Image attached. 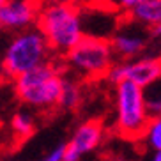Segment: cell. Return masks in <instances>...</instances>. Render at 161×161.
<instances>
[{
  "instance_id": "5bb4252c",
  "label": "cell",
  "mask_w": 161,
  "mask_h": 161,
  "mask_svg": "<svg viewBox=\"0 0 161 161\" xmlns=\"http://www.w3.org/2000/svg\"><path fill=\"white\" fill-rule=\"evenodd\" d=\"M143 138H145V143L151 151H159L161 149V115L151 119Z\"/></svg>"
},
{
  "instance_id": "ac0fdd59",
  "label": "cell",
  "mask_w": 161,
  "mask_h": 161,
  "mask_svg": "<svg viewBox=\"0 0 161 161\" xmlns=\"http://www.w3.org/2000/svg\"><path fill=\"white\" fill-rule=\"evenodd\" d=\"M152 159H154V161H161V149H159V151H152Z\"/></svg>"
},
{
  "instance_id": "9c48e42d",
  "label": "cell",
  "mask_w": 161,
  "mask_h": 161,
  "mask_svg": "<svg viewBox=\"0 0 161 161\" xmlns=\"http://www.w3.org/2000/svg\"><path fill=\"white\" fill-rule=\"evenodd\" d=\"M39 18L34 0H5L0 4V25L4 30L19 32L32 27Z\"/></svg>"
},
{
  "instance_id": "30bf717a",
  "label": "cell",
  "mask_w": 161,
  "mask_h": 161,
  "mask_svg": "<svg viewBox=\"0 0 161 161\" xmlns=\"http://www.w3.org/2000/svg\"><path fill=\"white\" fill-rule=\"evenodd\" d=\"M128 16L149 30L151 27L161 23V0H143Z\"/></svg>"
},
{
  "instance_id": "7c38bea8",
  "label": "cell",
  "mask_w": 161,
  "mask_h": 161,
  "mask_svg": "<svg viewBox=\"0 0 161 161\" xmlns=\"http://www.w3.org/2000/svg\"><path fill=\"white\" fill-rule=\"evenodd\" d=\"M11 131H13L14 138H18L21 142L30 138L34 135V131H36V120H34L32 114L25 112V110L16 112L11 117Z\"/></svg>"
},
{
  "instance_id": "2e32d148",
  "label": "cell",
  "mask_w": 161,
  "mask_h": 161,
  "mask_svg": "<svg viewBox=\"0 0 161 161\" xmlns=\"http://www.w3.org/2000/svg\"><path fill=\"white\" fill-rule=\"evenodd\" d=\"M66 152H67V143H57L44 156V159L46 161H66Z\"/></svg>"
},
{
  "instance_id": "4fadbf2b",
  "label": "cell",
  "mask_w": 161,
  "mask_h": 161,
  "mask_svg": "<svg viewBox=\"0 0 161 161\" xmlns=\"http://www.w3.org/2000/svg\"><path fill=\"white\" fill-rule=\"evenodd\" d=\"M143 92H145V103L151 119L159 117L161 115V76L152 83H149L147 87H143Z\"/></svg>"
},
{
  "instance_id": "7a4b0ae2",
  "label": "cell",
  "mask_w": 161,
  "mask_h": 161,
  "mask_svg": "<svg viewBox=\"0 0 161 161\" xmlns=\"http://www.w3.org/2000/svg\"><path fill=\"white\" fill-rule=\"evenodd\" d=\"M37 27L46 36L53 53L64 57L85 36L81 11L73 2H52L43 7Z\"/></svg>"
},
{
  "instance_id": "5b68a950",
  "label": "cell",
  "mask_w": 161,
  "mask_h": 161,
  "mask_svg": "<svg viewBox=\"0 0 161 161\" xmlns=\"http://www.w3.org/2000/svg\"><path fill=\"white\" fill-rule=\"evenodd\" d=\"M115 58L117 55L112 41L96 34H85L78 44L66 53V64L85 78H106Z\"/></svg>"
},
{
  "instance_id": "8992f818",
  "label": "cell",
  "mask_w": 161,
  "mask_h": 161,
  "mask_svg": "<svg viewBox=\"0 0 161 161\" xmlns=\"http://www.w3.org/2000/svg\"><path fill=\"white\" fill-rule=\"evenodd\" d=\"M161 76V57H136L115 62L106 75V80L117 85L122 80H131L140 87H147Z\"/></svg>"
},
{
  "instance_id": "ba28073f",
  "label": "cell",
  "mask_w": 161,
  "mask_h": 161,
  "mask_svg": "<svg viewBox=\"0 0 161 161\" xmlns=\"http://www.w3.org/2000/svg\"><path fill=\"white\" fill-rule=\"evenodd\" d=\"M104 138V126L101 120L90 119L81 122L73 131L69 142H67L66 161H80L83 156L94 152L101 145Z\"/></svg>"
},
{
  "instance_id": "277c9868",
  "label": "cell",
  "mask_w": 161,
  "mask_h": 161,
  "mask_svg": "<svg viewBox=\"0 0 161 161\" xmlns=\"http://www.w3.org/2000/svg\"><path fill=\"white\" fill-rule=\"evenodd\" d=\"M151 115L143 87L131 80L115 85V129L126 140H140L147 131Z\"/></svg>"
},
{
  "instance_id": "e0dca14e",
  "label": "cell",
  "mask_w": 161,
  "mask_h": 161,
  "mask_svg": "<svg viewBox=\"0 0 161 161\" xmlns=\"http://www.w3.org/2000/svg\"><path fill=\"white\" fill-rule=\"evenodd\" d=\"M149 34H151L152 39H161V23L151 27V29H149Z\"/></svg>"
},
{
  "instance_id": "9a60e30c",
  "label": "cell",
  "mask_w": 161,
  "mask_h": 161,
  "mask_svg": "<svg viewBox=\"0 0 161 161\" xmlns=\"http://www.w3.org/2000/svg\"><path fill=\"white\" fill-rule=\"evenodd\" d=\"M106 2H108V7L119 11V13L129 14L140 2H143V0H106Z\"/></svg>"
},
{
  "instance_id": "52a82bcc",
  "label": "cell",
  "mask_w": 161,
  "mask_h": 161,
  "mask_svg": "<svg viewBox=\"0 0 161 161\" xmlns=\"http://www.w3.org/2000/svg\"><path fill=\"white\" fill-rule=\"evenodd\" d=\"M128 19H129V25L119 27L110 37L114 52L119 60H129V58L140 57V53L147 46V37H151V34L145 32L147 27L136 23L129 16Z\"/></svg>"
},
{
  "instance_id": "8fae6325",
  "label": "cell",
  "mask_w": 161,
  "mask_h": 161,
  "mask_svg": "<svg viewBox=\"0 0 161 161\" xmlns=\"http://www.w3.org/2000/svg\"><path fill=\"white\" fill-rule=\"evenodd\" d=\"M81 103V87L80 83L73 78L64 76V85H62L60 99H58V108L62 110H76Z\"/></svg>"
},
{
  "instance_id": "6da1fadb",
  "label": "cell",
  "mask_w": 161,
  "mask_h": 161,
  "mask_svg": "<svg viewBox=\"0 0 161 161\" xmlns=\"http://www.w3.org/2000/svg\"><path fill=\"white\" fill-rule=\"evenodd\" d=\"M13 81V90L19 103L36 110H52L58 106L64 73L55 62H46L43 66L30 69L16 76Z\"/></svg>"
},
{
  "instance_id": "3957f363",
  "label": "cell",
  "mask_w": 161,
  "mask_h": 161,
  "mask_svg": "<svg viewBox=\"0 0 161 161\" xmlns=\"http://www.w3.org/2000/svg\"><path fill=\"white\" fill-rule=\"evenodd\" d=\"M52 46L43 30L29 27L13 36L2 55V73L5 78L14 80L16 76L36 69L52 60Z\"/></svg>"
}]
</instances>
